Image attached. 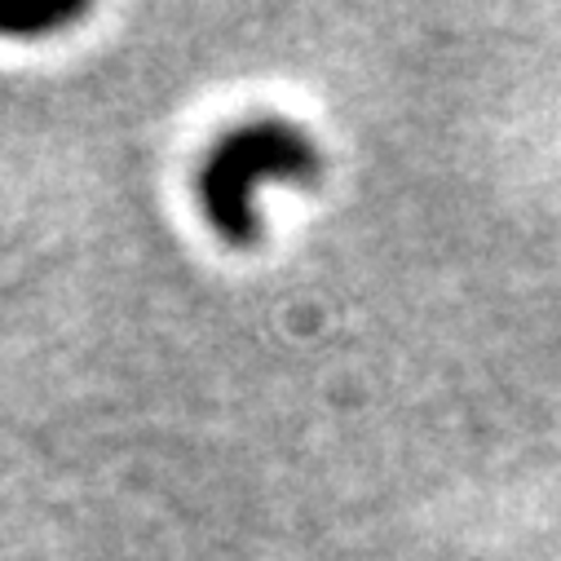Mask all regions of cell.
Masks as SVG:
<instances>
[{
    "instance_id": "7a4b0ae2",
    "label": "cell",
    "mask_w": 561,
    "mask_h": 561,
    "mask_svg": "<svg viewBox=\"0 0 561 561\" xmlns=\"http://www.w3.org/2000/svg\"><path fill=\"white\" fill-rule=\"evenodd\" d=\"M89 0H0V36L36 41L84 19Z\"/></svg>"
},
{
    "instance_id": "6da1fadb",
    "label": "cell",
    "mask_w": 561,
    "mask_h": 561,
    "mask_svg": "<svg viewBox=\"0 0 561 561\" xmlns=\"http://www.w3.org/2000/svg\"><path fill=\"white\" fill-rule=\"evenodd\" d=\"M323 169H328V160L306 128H297L288 119H252V124L221 133L208 147L195 191H199L208 226L226 243L243 248V243H256V234H261L256 191L265 182L310 186L323 178Z\"/></svg>"
}]
</instances>
